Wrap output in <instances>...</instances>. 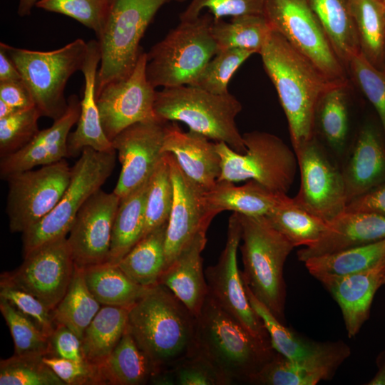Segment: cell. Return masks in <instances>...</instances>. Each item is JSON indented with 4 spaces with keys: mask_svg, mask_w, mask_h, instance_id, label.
I'll list each match as a JSON object with an SVG mask.
<instances>
[{
    "mask_svg": "<svg viewBox=\"0 0 385 385\" xmlns=\"http://www.w3.org/2000/svg\"><path fill=\"white\" fill-rule=\"evenodd\" d=\"M286 115L294 152L315 136L316 113L323 95L336 84L279 33L272 30L259 53Z\"/></svg>",
    "mask_w": 385,
    "mask_h": 385,
    "instance_id": "obj_1",
    "label": "cell"
},
{
    "mask_svg": "<svg viewBox=\"0 0 385 385\" xmlns=\"http://www.w3.org/2000/svg\"><path fill=\"white\" fill-rule=\"evenodd\" d=\"M127 329L158 374L196 351L197 317L161 284L150 287L129 309Z\"/></svg>",
    "mask_w": 385,
    "mask_h": 385,
    "instance_id": "obj_2",
    "label": "cell"
},
{
    "mask_svg": "<svg viewBox=\"0 0 385 385\" xmlns=\"http://www.w3.org/2000/svg\"><path fill=\"white\" fill-rule=\"evenodd\" d=\"M196 353L205 359L222 385L251 384L277 351L256 337L209 294L197 317Z\"/></svg>",
    "mask_w": 385,
    "mask_h": 385,
    "instance_id": "obj_3",
    "label": "cell"
},
{
    "mask_svg": "<svg viewBox=\"0 0 385 385\" xmlns=\"http://www.w3.org/2000/svg\"><path fill=\"white\" fill-rule=\"evenodd\" d=\"M238 217L242 240L240 247L244 267L242 278L255 297L284 324V266L294 247L266 216L238 214Z\"/></svg>",
    "mask_w": 385,
    "mask_h": 385,
    "instance_id": "obj_4",
    "label": "cell"
},
{
    "mask_svg": "<svg viewBox=\"0 0 385 385\" xmlns=\"http://www.w3.org/2000/svg\"><path fill=\"white\" fill-rule=\"evenodd\" d=\"M242 108L230 92L215 94L190 85L156 91L154 105L159 119L184 123L189 130L215 142H224L240 153L246 151V147L235 118Z\"/></svg>",
    "mask_w": 385,
    "mask_h": 385,
    "instance_id": "obj_5",
    "label": "cell"
},
{
    "mask_svg": "<svg viewBox=\"0 0 385 385\" xmlns=\"http://www.w3.org/2000/svg\"><path fill=\"white\" fill-rule=\"evenodd\" d=\"M206 14L180 24L147 53L146 74L154 88L192 85L218 52Z\"/></svg>",
    "mask_w": 385,
    "mask_h": 385,
    "instance_id": "obj_6",
    "label": "cell"
},
{
    "mask_svg": "<svg viewBox=\"0 0 385 385\" xmlns=\"http://www.w3.org/2000/svg\"><path fill=\"white\" fill-rule=\"evenodd\" d=\"M172 0H111L97 36L101 52L96 97L107 84L128 77L139 56L140 41L162 6Z\"/></svg>",
    "mask_w": 385,
    "mask_h": 385,
    "instance_id": "obj_7",
    "label": "cell"
},
{
    "mask_svg": "<svg viewBox=\"0 0 385 385\" xmlns=\"http://www.w3.org/2000/svg\"><path fill=\"white\" fill-rule=\"evenodd\" d=\"M0 47L15 64L41 115L53 120L60 118L68 107L66 86L71 76L82 69L87 42L77 38L49 51L16 48L3 42Z\"/></svg>",
    "mask_w": 385,
    "mask_h": 385,
    "instance_id": "obj_8",
    "label": "cell"
},
{
    "mask_svg": "<svg viewBox=\"0 0 385 385\" xmlns=\"http://www.w3.org/2000/svg\"><path fill=\"white\" fill-rule=\"evenodd\" d=\"M116 152L86 148L71 167V180L56 207L22 233L23 256L38 247L66 237L74 219L88 198L101 189L115 168Z\"/></svg>",
    "mask_w": 385,
    "mask_h": 385,
    "instance_id": "obj_9",
    "label": "cell"
},
{
    "mask_svg": "<svg viewBox=\"0 0 385 385\" xmlns=\"http://www.w3.org/2000/svg\"><path fill=\"white\" fill-rule=\"evenodd\" d=\"M246 151L240 153L224 142H216L221 158L218 180L232 183L254 180L267 189L285 193L298 168L296 154L279 137L253 130L242 135Z\"/></svg>",
    "mask_w": 385,
    "mask_h": 385,
    "instance_id": "obj_10",
    "label": "cell"
},
{
    "mask_svg": "<svg viewBox=\"0 0 385 385\" xmlns=\"http://www.w3.org/2000/svg\"><path fill=\"white\" fill-rule=\"evenodd\" d=\"M263 15L328 79L348 82L347 71L332 47L308 0H265Z\"/></svg>",
    "mask_w": 385,
    "mask_h": 385,
    "instance_id": "obj_11",
    "label": "cell"
},
{
    "mask_svg": "<svg viewBox=\"0 0 385 385\" xmlns=\"http://www.w3.org/2000/svg\"><path fill=\"white\" fill-rule=\"evenodd\" d=\"M65 159L9 176L6 212L11 232L23 233L58 204L71 180Z\"/></svg>",
    "mask_w": 385,
    "mask_h": 385,
    "instance_id": "obj_12",
    "label": "cell"
},
{
    "mask_svg": "<svg viewBox=\"0 0 385 385\" xmlns=\"http://www.w3.org/2000/svg\"><path fill=\"white\" fill-rule=\"evenodd\" d=\"M295 154L300 173L295 202L327 222H332L347 205L342 172L324 153L316 136Z\"/></svg>",
    "mask_w": 385,
    "mask_h": 385,
    "instance_id": "obj_13",
    "label": "cell"
},
{
    "mask_svg": "<svg viewBox=\"0 0 385 385\" xmlns=\"http://www.w3.org/2000/svg\"><path fill=\"white\" fill-rule=\"evenodd\" d=\"M146 63L147 53L141 52L128 77L107 84L96 96L101 125L111 141L135 123L159 119L154 109L156 91L148 79Z\"/></svg>",
    "mask_w": 385,
    "mask_h": 385,
    "instance_id": "obj_14",
    "label": "cell"
},
{
    "mask_svg": "<svg viewBox=\"0 0 385 385\" xmlns=\"http://www.w3.org/2000/svg\"><path fill=\"white\" fill-rule=\"evenodd\" d=\"M241 232L238 214L233 212L228 220L225 248L217 262L205 270L208 294L251 334L270 341L262 319L249 302L238 269L237 253Z\"/></svg>",
    "mask_w": 385,
    "mask_h": 385,
    "instance_id": "obj_15",
    "label": "cell"
},
{
    "mask_svg": "<svg viewBox=\"0 0 385 385\" xmlns=\"http://www.w3.org/2000/svg\"><path fill=\"white\" fill-rule=\"evenodd\" d=\"M74 270L67 237H63L34 250L16 270L2 274L53 311L65 295Z\"/></svg>",
    "mask_w": 385,
    "mask_h": 385,
    "instance_id": "obj_16",
    "label": "cell"
},
{
    "mask_svg": "<svg viewBox=\"0 0 385 385\" xmlns=\"http://www.w3.org/2000/svg\"><path fill=\"white\" fill-rule=\"evenodd\" d=\"M167 122L160 119L135 123L111 141L121 165L113 192L121 198L148 180L164 153Z\"/></svg>",
    "mask_w": 385,
    "mask_h": 385,
    "instance_id": "obj_17",
    "label": "cell"
},
{
    "mask_svg": "<svg viewBox=\"0 0 385 385\" xmlns=\"http://www.w3.org/2000/svg\"><path fill=\"white\" fill-rule=\"evenodd\" d=\"M120 202L113 191L100 189L80 209L67 237L76 267L84 268L108 260Z\"/></svg>",
    "mask_w": 385,
    "mask_h": 385,
    "instance_id": "obj_18",
    "label": "cell"
},
{
    "mask_svg": "<svg viewBox=\"0 0 385 385\" xmlns=\"http://www.w3.org/2000/svg\"><path fill=\"white\" fill-rule=\"evenodd\" d=\"M168 154L173 200L165 235V269L215 217L207 210L205 191L190 180L173 155Z\"/></svg>",
    "mask_w": 385,
    "mask_h": 385,
    "instance_id": "obj_19",
    "label": "cell"
},
{
    "mask_svg": "<svg viewBox=\"0 0 385 385\" xmlns=\"http://www.w3.org/2000/svg\"><path fill=\"white\" fill-rule=\"evenodd\" d=\"M65 113L53 124L40 130L36 135L20 150L1 157L0 177L9 176L50 165L68 158V138L72 127L77 123L81 112V101L76 94L68 98Z\"/></svg>",
    "mask_w": 385,
    "mask_h": 385,
    "instance_id": "obj_20",
    "label": "cell"
},
{
    "mask_svg": "<svg viewBox=\"0 0 385 385\" xmlns=\"http://www.w3.org/2000/svg\"><path fill=\"white\" fill-rule=\"evenodd\" d=\"M338 304L349 338L359 332L369 319L374 297L385 284V258L366 270L346 275L314 276Z\"/></svg>",
    "mask_w": 385,
    "mask_h": 385,
    "instance_id": "obj_21",
    "label": "cell"
},
{
    "mask_svg": "<svg viewBox=\"0 0 385 385\" xmlns=\"http://www.w3.org/2000/svg\"><path fill=\"white\" fill-rule=\"evenodd\" d=\"M350 355V346L342 340L331 341L324 350L299 360L287 359L277 352L251 384L315 385L332 379Z\"/></svg>",
    "mask_w": 385,
    "mask_h": 385,
    "instance_id": "obj_22",
    "label": "cell"
},
{
    "mask_svg": "<svg viewBox=\"0 0 385 385\" xmlns=\"http://www.w3.org/2000/svg\"><path fill=\"white\" fill-rule=\"evenodd\" d=\"M176 123H167L163 153H170L187 177L204 191L212 188L221 173V158L216 142Z\"/></svg>",
    "mask_w": 385,
    "mask_h": 385,
    "instance_id": "obj_23",
    "label": "cell"
},
{
    "mask_svg": "<svg viewBox=\"0 0 385 385\" xmlns=\"http://www.w3.org/2000/svg\"><path fill=\"white\" fill-rule=\"evenodd\" d=\"M385 238V216L372 212H344L332 222L321 238L297 252L307 260L361 246Z\"/></svg>",
    "mask_w": 385,
    "mask_h": 385,
    "instance_id": "obj_24",
    "label": "cell"
},
{
    "mask_svg": "<svg viewBox=\"0 0 385 385\" xmlns=\"http://www.w3.org/2000/svg\"><path fill=\"white\" fill-rule=\"evenodd\" d=\"M101 58L98 41L87 42V53L81 69L84 78L83 96L77 127L68 138V157L78 155L86 148L100 152L114 149L103 131L96 102L97 68Z\"/></svg>",
    "mask_w": 385,
    "mask_h": 385,
    "instance_id": "obj_25",
    "label": "cell"
},
{
    "mask_svg": "<svg viewBox=\"0 0 385 385\" xmlns=\"http://www.w3.org/2000/svg\"><path fill=\"white\" fill-rule=\"evenodd\" d=\"M206 232L197 234L164 270L158 282L168 288L196 317L208 294L201 256L207 242Z\"/></svg>",
    "mask_w": 385,
    "mask_h": 385,
    "instance_id": "obj_26",
    "label": "cell"
},
{
    "mask_svg": "<svg viewBox=\"0 0 385 385\" xmlns=\"http://www.w3.org/2000/svg\"><path fill=\"white\" fill-rule=\"evenodd\" d=\"M342 172L347 204L385 182V146L373 125L360 130Z\"/></svg>",
    "mask_w": 385,
    "mask_h": 385,
    "instance_id": "obj_27",
    "label": "cell"
},
{
    "mask_svg": "<svg viewBox=\"0 0 385 385\" xmlns=\"http://www.w3.org/2000/svg\"><path fill=\"white\" fill-rule=\"evenodd\" d=\"M286 195L273 192L254 180L241 186L226 180H217L212 188L204 192L207 210L215 217L225 210L247 216H266Z\"/></svg>",
    "mask_w": 385,
    "mask_h": 385,
    "instance_id": "obj_28",
    "label": "cell"
},
{
    "mask_svg": "<svg viewBox=\"0 0 385 385\" xmlns=\"http://www.w3.org/2000/svg\"><path fill=\"white\" fill-rule=\"evenodd\" d=\"M103 385L150 384L158 371L127 329L111 354L98 364Z\"/></svg>",
    "mask_w": 385,
    "mask_h": 385,
    "instance_id": "obj_29",
    "label": "cell"
},
{
    "mask_svg": "<svg viewBox=\"0 0 385 385\" xmlns=\"http://www.w3.org/2000/svg\"><path fill=\"white\" fill-rule=\"evenodd\" d=\"M332 47L346 69L361 53L349 0H308Z\"/></svg>",
    "mask_w": 385,
    "mask_h": 385,
    "instance_id": "obj_30",
    "label": "cell"
},
{
    "mask_svg": "<svg viewBox=\"0 0 385 385\" xmlns=\"http://www.w3.org/2000/svg\"><path fill=\"white\" fill-rule=\"evenodd\" d=\"M86 285L101 305L130 308L150 287L133 281L108 261L83 268Z\"/></svg>",
    "mask_w": 385,
    "mask_h": 385,
    "instance_id": "obj_31",
    "label": "cell"
},
{
    "mask_svg": "<svg viewBox=\"0 0 385 385\" xmlns=\"http://www.w3.org/2000/svg\"><path fill=\"white\" fill-rule=\"evenodd\" d=\"M167 225L168 222L143 237L118 264L125 274L141 286L158 284L165 270Z\"/></svg>",
    "mask_w": 385,
    "mask_h": 385,
    "instance_id": "obj_32",
    "label": "cell"
},
{
    "mask_svg": "<svg viewBox=\"0 0 385 385\" xmlns=\"http://www.w3.org/2000/svg\"><path fill=\"white\" fill-rule=\"evenodd\" d=\"M148 187V180L120 199L112 230L108 262L118 264L143 237Z\"/></svg>",
    "mask_w": 385,
    "mask_h": 385,
    "instance_id": "obj_33",
    "label": "cell"
},
{
    "mask_svg": "<svg viewBox=\"0 0 385 385\" xmlns=\"http://www.w3.org/2000/svg\"><path fill=\"white\" fill-rule=\"evenodd\" d=\"M361 55L385 71V0H349Z\"/></svg>",
    "mask_w": 385,
    "mask_h": 385,
    "instance_id": "obj_34",
    "label": "cell"
},
{
    "mask_svg": "<svg viewBox=\"0 0 385 385\" xmlns=\"http://www.w3.org/2000/svg\"><path fill=\"white\" fill-rule=\"evenodd\" d=\"M129 309L101 306L81 339L86 360L99 364L111 354L125 331Z\"/></svg>",
    "mask_w": 385,
    "mask_h": 385,
    "instance_id": "obj_35",
    "label": "cell"
},
{
    "mask_svg": "<svg viewBox=\"0 0 385 385\" xmlns=\"http://www.w3.org/2000/svg\"><path fill=\"white\" fill-rule=\"evenodd\" d=\"M266 217L294 247L312 245L329 226L328 222L305 210L287 195Z\"/></svg>",
    "mask_w": 385,
    "mask_h": 385,
    "instance_id": "obj_36",
    "label": "cell"
},
{
    "mask_svg": "<svg viewBox=\"0 0 385 385\" xmlns=\"http://www.w3.org/2000/svg\"><path fill=\"white\" fill-rule=\"evenodd\" d=\"M272 29L263 14L233 17L231 21L214 20L210 31L218 51L240 48L260 53Z\"/></svg>",
    "mask_w": 385,
    "mask_h": 385,
    "instance_id": "obj_37",
    "label": "cell"
},
{
    "mask_svg": "<svg viewBox=\"0 0 385 385\" xmlns=\"http://www.w3.org/2000/svg\"><path fill=\"white\" fill-rule=\"evenodd\" d=\"M101 306L86 285L83 268L75 266L65 295L52 311L53 321L67 327L81 339Z\"/></svg>",
    "mask_w": 385,
    "mask_h": 385,
    "instance_id": "obj_38",
    "label": "cell"
},
{
    "mask_svg": "<svg viewBox=\"0 0 385 385\" xmlns=\"http://www.w3.org/2000/svg\"><path fill=\"white\" fill-rule=\"evenodd\" d=\"M385 258V238L369 244L314 257L304 262L313 276L346 275L369 269Z\"/></svg>",
    "mask_w": 385,
    "mask_h": 385,
    "instance_id": "obj_39",
    "label": "cell"
},
{
    "mask_svg": "<svg viewBox=\"0 0 385 385\" xmlns=\"http://www.w3.org/2000/svg\"><path fill=\"white\" fill-rule=\"evenodd\" d=\"M243 283L249 302L262 319L277 352L287 359L299 360L309 357L329 346L331 341L312 340L285 327L255 297L244 281Z\"/></svg>",
    "mask_w": 385,
    "mask_h": 385,
    "instance_id": "obj_40",
    "label": "cell"
},
{
    "mask_svg": "<svg viewBox=\"0 0 385 385\" xmlns=\"http://www.w3.org/2000/svg\"><path fill=\"white\" fill-rule=\"evenodd\" d=\"M348 83H341L327 91L316 113V123L319 122L323 137L339 154L344 149L348 133Z\"/></svg>",
    "mask_w": 385,
    "mask_h": 385,
    "instance_id": "obj_41",
    "label": "cell"
},
{
    "mask_svg": "<svg viewBox=\"0 0 385 385\" xmlns=\"http://www.w3.org/2000/svg\"><path fill=\"white\" fill-rule=\"evenodd\" d=\"M173 200L168 154L165 153L148 180L143 236L168 222Z\"/></svg>",
    "mask_w": 385,
    "mask_h": 385,
    "instance_id": "obj_42",
    "label": "cell"
},
{
    "mask_svg": "<svg viewBox=\"0 0 385 385\" xmlns=\"http://www.w3.org/2000/svg\"><path fill=\"white\" fill-rule=\"evenodd\" d=\"M0 311L10 330L15 354L49 355V337L34 320L1 297Z\"/></svg>",
    "mask_w": 385,
    "mask_h": 385,
    "instance_id": "obj_43",
    "label": "cell"
},
{
    "mask_svg": "<svg viewBox=\"0 0 385 385\" xmlns=\"http://www.w3.org/2000/svg\"><path fill=\"white\" fill-rule=\"evenodd\" d=\"M43 356L17 355L0 361V385H66Z\"/></svg>",
    "mask_w": 385,
    "mask_h": 385,
    "instance_id": "obj_44",
    "label": "cell"
},
{
    "mask_svg": "<svg viewBox=\"0 0 385 385\" xmlns=\"http://www.w3.org/2000/svg\"><path fill=\"white\" fill-rule=\"evenodd\" d=\"M254 53L252 51L240 48L218 51L190 86L215 94L228 93V83L233 74Z\"/></svg>",
    "mask_w": 385,
    "mask_h": 385,
    "instance_id": "obj_45",
    "label": "cell"
},
{
    "mask_svg": "<svg viewBox=\"0 0 385 385\" xmlns=\"http://www.w3.org/2000/svg\"><path fill=\"white\" fill-rule=\"evenodd\" d=\"M111 3V0H38L35 6L71 17L93 30L98 36Z\"/></svg>",
    "mask_w": 385,
    "mask_h": 385,
    "instance_id": "obj_46",
    "label": "cell"
},
{
    "mask_svg": "<svg viewBox=\"0 0 385 385\" xmlns=\"http://www.w3.org/2000/svg\"><path fill=\"white\" fill-rule=\"evenodd\" d=\"M35 107L0 119V157L13 153L28 144L39 132L41 117Z\"/></svg>",
    "mask_w": 385,
    "mask_h": 385,
    "instance_id": "obj_47",
    "label": "cell"
},
{
    "mask_svg": "<svg viewBox=\"0 0 385 385\" xmlns=\"http://www.w3.org/2000/svg\"><path fill=\"white\" fill-rule=\"evenodd\" d=\"M346 71L376 109L385 138V71L373 66L361 53L350 60Z\"/></svg>",
    "mask_w": 385,
    "mask_h": 385,
    "instance_id": "obj_48",
    "label": "cell"
},
{
    "mask_svg": "<svg viewBox=\"0 0 385 385\" xmlns=\"http://www.w3.org/2000/svg\"><path fill=\"white\" fill-rule=\"evenodd\" d=\"M0 297L29 317L49 337L56 327L52 311L30 292L18 287L1 274Z\"/></svg>",
    "mask_w": 385,
    "mask_h": 385,
    "instance_id": "obj_49",
    "label": "cell"
},
{
    "mask_svg": "<svg viewBox=\"0 0 385 385\" xmlns=\"http://www.w3.org/2000/svg\"><path fill=\"white\" fill-rule=\"evenodd\" d=\"M265 0H191L180 15V21L197 19L207 9L214 20L225 16L236 17L247 14H263Z\"/></svg>",
    "mask_w": 385,
    "mask_h": 385,
    "instance_id": "obj_50",
    "label": "cell"
},
{
    "mask_svg": "<svg viewBox=\"0 0 385 385\" xmlns=\"http://www.w3.org/2000/svg\"><path fill=\"white\" fill-rule=\"evenodd\" d=\"M43 361L66 385H103L98 364L87 360L76 361L51 355L43 356Z\"/></svg>",
    "mask_w": 385,
    "mask_h": 385,
    "instance_id": "obj_51",
    "label": "cell"
},
{
    "mask_svg": "<svg viewBox=\"0 0 385 385\" xmlns=\"http://www.w3.org/2000/svg\"><path fill=\"white\" fill-rule=\"evenodd\" d=\"M169 371L171 373L173 384L222 385L210 364L196 352Z\"/></svg>",
    "mask_w": 385,
    "mask_h": 385,
    "instance_id": "obj_52",
    "label": "cell"
},
{
    "mask_svg": "<svg viewBox=\"0 0 385 385\" xmlns=\"http://www.w3.org/2000/svg\"><path fill=\"white\" fill-rule=\"evenodd\" d=\"M49 355L76 361L85 359L81 346V339L69 328L56 324L49 337Z\"/></svg>",
    "mask_w": 385,
    "mask_h": 385,
    "instance_id": "obj_53",
    "label": "cell"
},
{
    "mask_svg": "<svg viewBox=\"0 0 385 385\" xmlns=\"http://www.w3.org/2000/svg\"><path fill=\"white\" fill-rule=\"evenodd\" d=\"M345 212H372L385 216V182L351 200Z\"/></svg>",
    "mask_w": 385,
    "mask_h": 385,
    "instance_id": "obj_54",
    "label": "cell"
},
{
    "mask_svg": "<svg viewBox=\"0 0 385 385\" xmlns=\"http://www.w3.org/2000/svg\"><path fill=\"white\" fill-rule=\"evenodd\" d=\"M0 100L18 111L35 107L33 98L22 80L1 81Z\"/></svg>",
    "mask_w": 385,
    "mask_h": 385,
    "instance_id": "obj_55",
    "label": "cell"
},
{
    "mask_svg": "<svg viewBox=\"0 0 385 385\" xmlns=\"http://www.w3.org/2000/svg\"><path fill=\"white\" fill-rule=\"evenodd\" d=\"M22 80L21 74L11 58L0 47V82Z\"/></svg>",
    "mask_w": 385,
    "mask_h": 385,
    "instance_id": "obj_56",
    "label": "cell"
},
{
    "mask_svg": "<svg viewBox=\"0 0 385 385\" xmlns=\"http://www.w3.org/2000/svg\"><path fill=\"white\" fill-rule=\"evenodd\" d=\"M377 372L366 384L385 385V350L380 352L376 359Z\"/></svg>",
    "mask_w": 385,
    "mask_h": 385,
    "instance_id": "obj_57",
    "label": "cell"
},
{
    "mask_svg": "<svg viewBox=\"0 0 385 385\" xmlns=\"http://www.w3.org/2000/svg\"><path fill=\"white\" fill-rule=\"evenodd\" d=\"M38 0H19L18 5V14L20 16H29L34 6Z\"/></svg>",
    "mask_w": 385,
    "mask_h": 385,
    "instance_id": "obj_58",
    "label": "cell"
},
{
    "mask_svg": "<svg viewBox=\"0 0 385 385\" xmlns=\"http://www.w3.org/2000/svg\"><path fill=\"white\" fill-rule=\"evenodd\" d=\"M18 111H20L16 110L6 103L0 100V119L10 116Z\"/></svg>",
    "mask_w": 385,
    "mask_h": 385,
    "instance_id": "obj_59",
    "label": "cell"
}]
</instances>
